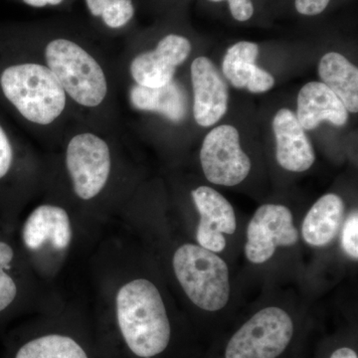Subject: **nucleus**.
Returning <instances> with one entry per match:
<instances>
[{
	"label": "nucleus",
	"instance_id": "nucleus-4",
	"mask_svg": "<svg viewBox=\"0 0 358 358\" xmlns=\"http://www.w3.org/2000/svg\"><path fill=\"white\" fill-rule=\"evenodd\" d=\"M44 159L42 193L62 199L99 228L117 217L138 188L119 131L74 121Z\"/></svg>",
	"mask_w": 358,
	"mask_h": 358
},
{
	"label": "nucleus",
	"instance_id": "nucleus-3",
	"mask_svg": "<svg viewBox=\"0 0 358 358\" xmlns=\"http://www.w3.org/2000/svg\"><path fill=\"white\" fill-rule=\"evenodd\" d=\"M31 52L62 87L75 121L119 131L115 60L86 28L62 20L35 21L7 33Z\"/></svg>",
	"mask_w": 358,
	"mask_h": 358
},
{
	"label": "nucleus",
	"instance_id": "nucleus-12",
	"mask_svg": "<svg viewBox=\"0 0 358 358\" xmlns=\"http://www.w3.org/2000/svg\"><path fill=\"white\" fill-rule=\"evenodd\" d=\"M199 157L205 178L212 185L234 187L251 173V159L241 148L239 131L230 124L216 127L205 136Z\"/></svg>",
	"mask_w": 358,
	"mask_h": 358
},
{
	"label": "nucleus",
	"instance_id": "nucleus-19",
	"mask_svg": "<svg viewBox=\"0 0 358 358\" xmlns=\"http://www.w3.org/2000/svg\"><path fill=\"white\" fill-rule=\"evenodd\" d=\"M258 55V45L249 41L238 42L226 52L222 71L235 88H246L257 94L274 87V77L256 65Z\"/></svg>",
	"mask_w": 358,
	"mask_h": 358
},
{
	"label": "nucleus",
	"instance_id": "nucleus-20",
	"mask_svg": "<svg viewBox=\"0 0 358 358\" xmlns=\"http://www.w3.org/2000/svg\"><path fill=\"white\" fill-rule=\"evenodd\" d=\"M128 100L134 110L162 115L173 124L185 121L188 113L187 95L176 79L160 88L129 85Z\"/></svg>",
	"mask_w": 358,
	"mask_h": 358
},
{
	"label": "nucleus",
	"instance_id": "nucleus-23",
	"mask_svg": "<svg viewBox=\"0 0 358 358\" xmlns=\"http://www.w3.org/2000/svg\"><path fill=\"white\" fill-rule=\"evenodd\" d=\"M313 358H358L357 324L350 322L320 339Z\"/></svg>",
	"mask_w": 358,
	"mask_h": 358
},
{
	"label": "nucleus",
	"instance_id": "nucleus-7",
	"mask_svg": "<svg viewBox=\"0 0 358 358\" xmlns=\"http://www.w3.org/2000/svg\"><path fill=\"white\" fill-rule=\"evenodd\" d=\"M40 196L41 201L21 225L20 247L32 272L46 286L100 228L62 199L49 193Z\"/></svg>",
	"mask_w": 358,
	"mask_h": 358
},
{
	"label": "nucleus",
	"instance_id": "nucleus-18",
	"mask_svg": "<svg viewBox=\"0 0 358 358\" xmlns=\"http://www.w3.org/2000/svg\"><path fill=\"white\" fill-rule=\"evenodd\" d=\"M296 117L305 131L317 128L320 122L345 126L348 112L338 96L322 82L306 84L298 95Z\"/></svg>",
	"mask_w": 358,
	"mask_h": 358
},
{
	"label": "nucleus",
	"instance_id": "nucleus-9",
	"mask_svg": "<svg viewBox=\"0 0 358 358\" xmlns=\"http://www.w3.org/2000/svg\"><path fill=\"white\" fill-rule=\"evenodd\" d=\"M301 241L293 211L284 204L265 203L247 223L242 249L250 265L265 267L279 254L299 252Z\"/></svg>",
	"mask_w": 358,
	"mask_h": 358
},
{
	"label": "nucleus",
	"instance_id": "nucleus-22",
	"mask_svg": "<svg viewBox=\"0 0 358 358\" xmlns=\"http://www.w3.org/2000/svg\"><path fill=\"white\" fill-rule=\"evenodd\" d=\"M84 3L94 29L103 36L124 31L136 15L134 0H84Z\"/></svg>",
	"mask_w": 358,
	"mask_h": 358
},
{
	"label": "nucleus",
	"instance_id": "nucleus-24",
	"mask_svg": "<svg viewBox=\"0 0 358 358\" xmlns=\"http://www.w3.org/2000/svg\"><path fill=\"white\" fill-rule=\"evenodd\" d=\"M339 248L343 255L357 264L358 262V210L348 212L338 237Z\"/></svg>",
	"mask_w": 358,
	"mask_h": 358
},
{
	"label": "nucleus",
	"instance_id": "nucleus-1",
	"mask_svg": "<svg viewBox=\"0 0 358 358\" xmlns=\"http://www.w3.org/2000/svg\"><path fill=\"white\" fill-rule=\"evenodd\" d=\"M103 240L92 260L91 317L102 358H200L204 345L134 236Z\"/></svg>",
	"mask_w": 358,
	"mask_h": 358
},
{
	"label": "nucleus",
	"instance_id": "nucleus-28",
	"mask_svg": "<svg viewBox=\"0 0 358 358\" xmlns=\"http://www.w3.org/2000/svg\"><path fill=\"white\" fill-rule=\"evenodd\" d=\"M308 343H303V345L296 350V352L294 353L293 357L289 358H308Z\"/></svg>",
	"mask_w": 358,
	"mask_h": 358
},
{
	"label": "nucleus",
	"instance_id": "nucleus-5",
	"mask_svg": "<svg viewBox=\"0 0 358 358\" xmlns=\"http://www.w3.org/2000/svg\"><path fill=\"white\" fill-rule=\"evenodd\" d=\"M0 103L50 150L75 121L69 100L50 70L7 34L0 37Z\"/></svg>",
	"mask_w": 358,
	"mask_h": 358
},
{
	"label": "nucleus",
	"instance_id": "nucleus-21",
	"mask_svg": "<svg viewBox=\"0 0 358 358\" xmlns=\"http://www.w3.org/2000/svg\"><path fill=\"white\" fill-rule=\"evenodd\" d=\"M322 83L338 96L348 112L358 110V70L341 54L331 52L320 61Z\"/></svg>",
	"mask_w": 358,
	"mask_h": 358
},
{
	"label": "nucleus",
	"instance_id": "nucleus-11",
	"mask_svg": "<svg viewBox=\"0 0 358 358\" xmlns=\"http://www.w3.org/2000/svg\"><path fill=\"white\" fill-rule=\"evenodd\" d=\"M192 42L178 33H167L160 37L152 48L129 54L120 64L117 72L126 71L131 84L147 88H160L173 81L179 66L192 53Z\"/></svg>",
	"mask_w": 358,
	"mask_h": 358
},
{
	"label": "nucleus",
	"instance_id": "nucleus-14",
	"mask_svg": "<svg viewBox=\"0 0 358 358\" xmlns=\"http://www.w3.org/2000/svg\"><path fill=\"white\" fill-rule=\"evenodd\" d=\"M43 155L20 140L0 120V183L14 178L36 199L43 190Z\"/></svg>",
	"mask_w": 358,
	"mask_h": 358
},
{
	"label": "nucleus",
	"instance_id": "nucleus-2",
	"mask_svg": "<svg viewBox=\"0 0 358 358\" xmlns=\"http://www.w3.org/2000/svg\"><path fill=\"white\" fill-rule=\"evenodd\" d=\"M117 217L147 251L204 346L239 313L230 263L203 248L164 206L150 205L138 187Z\"/></svg>",
	"mask_w": 358,
	"mask_h": 358
},
{
	"label": "nucleus",
	"instance_id": "nucleus-13",
	"mask_svg": "<svg viewBox=\"0 0 358 358\" xmlns=\"http://www.w3.org/2000/svg\"><path fill=\"white\" fill-rule=\"evenodd\" d=\"M14 272L34 275L22 252L20 253L10 242L0 239V313L17 303L20 296L31 301L38 313L57 299L56 296H50L48 292L20 284L46 289V286L39 281L38 278L13 275Z\"/></svg>",
	"mask_w": 358,
	"mask_h": 358
},
{
	"label": "nucleus",
	"instance_id": "nucleus-25",
	"mask_svg": "<svg viewBox=\"0 0 358 358\" xmlns=\"http://www.w3.org/2000/svg\"><path fill=\"white\" fill-rule=\"evenodd\" d=\"M210 1H228L233 18L240 22L249 20L254 14V6L252 0H210Z\"/></svg>",
	"mask_w": 358,
	"mask_h": 358
},
{
	"label": "nucleus",
	"instance_id": "nucleus-16",
	"mask_svg": "<svg viewBox=\"0 0 358 358\" xmlns=\"http://www.w3.org/2000/svg\"><path fill=\"white\" fill-rule=\"evenodd\" d=\"M275 138V159L285 171L301 173L315 162V152L296 114L281 109L273 120Z\"/></svg>",
	"mask_w": 358,
	"mask_h": 358
},
{
	"label": "nucleus",
	"instance_id": "nucleus-10",
	"mask_svg": "<svg viewBox=\"0 0 358 358\" xmlns=\"http://www.w3.org/2000/svg\"><path fill=\"white\" fill-rule=\"evenodd\" d=\"M190 196L196 215L194 222L180 225L174 220L197 244L227 260V250L239 232L240 223L234 207L220 192L208 185L193 188Z\"/></svg>",
	"mask_w": 358,
	"mask_h": 358
},
{
	"label": "nucleus",
	"instance_id": "nucleus-15",
	"mask_svg": "<svg viewBox=\"0 0 358 358\" xmlns=\"http://www.w3.org/2000/svg\"><path fill=\"white\" fill-rule=\"evenodd\" d=\"M193 115L199 126H214L228 108V88L217 68L207 57L193 60L192 68Z\"/></svg>",
	"mask_w": 358,
	"mask_h": 358
},
{
	"label": "nucleus",
	"instance_id": "nucleus-17",
	"mask_svg": "<svg viewBox=\"0 0 358 358\" xmlns=\"http://www.w3.org/2000/svg\"><path fill=\"white\" fill-rule=\"evenodd\" d=\"M348 215L345 200L336 193L320 196L301 222V241L310 248L324 250L338 242L343 224Z\"/></svg>",
	"mask_w": 358,
	"mask_h": 358
},
{
	"label": "nucleus",
	"instance_id": "nucleus-26",
	"mask_svg": "<svg viewBox=\"0 0 358 358\" xmlns=\"http://www.w3.org/2000/svg\"><path fill=\"white\" fill-rule=\"evenodd\" d=\"M331 0H296L294 7L301 15L315 16L324 13Z\"/></svg>",
	"mask_w": 358,
	"mask_h": 358
},
{
	"label": "nucleus",
	"instance_id": "nucleus-27",
	"mask_svg": "<svg viewBox=\"0 0 358 358\" xmlns=\"http://www.w3.org/2000/svg\"><path fill=\"white\" fill-rule=\"evenodd\" d=\"M25 6L33 8H45L48 6H60L64 4L66 0H21Z\"/></svg>",
	"mask_w": 358,
	"mask_h": 358
},
{
	"label": "nucleus",
	"instance_id": "nucleus-8",
	"mask_svg": "<svg viewBox=\"0 0 358 358\" xmlns=\"http://www.w3.org/2000/svg\"><path fill=\"white\" fill-rule=\"evenodd\" d=\"M11 358H102L91 317L57 300L33 317Z\"/></svg>",
	"mask_w": 358,
	"mask_h": 358
},
{
	"label": "nucleus",
	"instance_id": "nucleus-6",
	"mask_svg": "<svg viewBox=\"0 0 358 358\" xmlns=\"http://www.w3.org/2000/svg\"><path fill=\"white\" fill-rule=\"evenodd\" d=\"M315 322L294 293L268 292L205 346L200 358H289L308 341Z\"/></svg>",
	"mask_w": 358,
	"mask_h": 358
}]
</instances>
